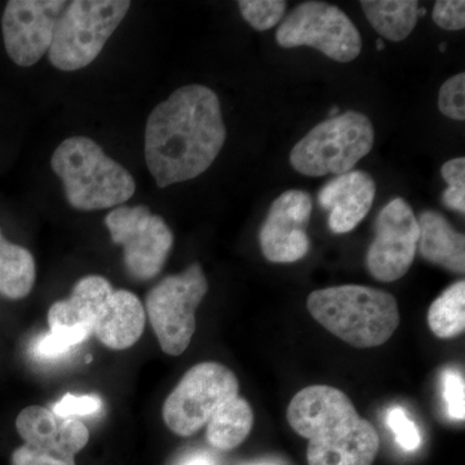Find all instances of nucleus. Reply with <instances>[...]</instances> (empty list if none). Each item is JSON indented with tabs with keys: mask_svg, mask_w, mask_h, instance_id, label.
<instances>
[{
	"mask_svg": "<svg viewBox=\"0 0 465 465\" xmlns=\"http://www.w3.org/2000/svg\"><path fill=\"white\" fill-rule=\"evenodd\" d=\"M249 465H286L282 461L274 460V459H268V460L256 461V463Z\"/></svg>",
	"mask_w": 465,
	"mask_h": 465,
	"instance_id": "obj_33",
	"label": "nucleus"
},
{
	"mask_svg": "<svg viewBox=\"0 0 465 465\" xmlns=\"http://www.w3.org/2000/svg\"><path fill=\"white\" fill-rule=\"evenodd\" d=\"M287 420L296 433L309 440L307 451L331 448L374 430L358 415L344 391L329 385H312L295 394Z\"/></svg>",
	"mask_w": 465,
	"mask_h": 465,
	"instance_id": "obj_7",
	"label": "nucleus"
},
{
	"mask_svg": "<svg viewBox=\"0 0 465 465\" xmlns=\"http://www.w3.org/2000/svg\"><path fill=\"white\" fill-rule=\"evenodd\" d=\"M338 114H339L338 106H333L331 112H330V118H333V116H338Z\"/></svg>",
	"mask_w": 465,
	"mask_h": 465,
	"instance_id": "obj_35",
	"label": "nucleus"
},
{
	"mask_svg": "<svg viewBox=\"0 0 465 465\" xmlns=\"http://www.w3.org/2000/svg\"><path fill=\"white\" fill-rule=\"evenodd\" d=\"M16 430L24 443L63 458H75L90 440L84 421L60 418L42 406L24 409L17 416Z\"/></svg>",
	"mask_w": 465,
	"mask_h": 465,
	"instance_id": "obj_14",
	"label": "nucleus"
},
{
	"mask_svg": "<svg viewBox=\"0 0 465 465\" xmlns=\"http://www.w3.org/2000/svg\"><path fill=\"white\" fill-rule=\"evenodd\" d=\"M446 43H442V45H440V52H445L446 51Z\"/></svg>",
	"mask_w": 465,
	"mask_h": 465,
	"instance_id": "obj_37",
	"label": "nucleus"
},
{
	"mask_svg": "<svg viewBox=\"0 0 465 465\" xmlns=\"http://www.w3.org/2000/svg\"><path fill=\"white\" fill-rule=\"evenodd\" d=\"M242 17L258 32L272 29L282 20L287 3L283 0H241Z\"/></svg>",
	"mask_w": 465,
	"mask_h": 465,
	"instance_id": "obj_24",
	"label": "nucleus"
},
{
	"mask_svg": "<svg viewBox=\"0 0 465 465\" xmlns=\"http://www.w3.org/2000/svg\"><path fill=\"white\" fill-rule=\"evenodd\" d=\"M439 109L443 115L455 121L465 119V74L451 76L440 87Z\"/></svg>",
	"mask_w": 465,
	"mask_h": 465,
	"instance_id": "obj_26",
	"label": "nucleus"
},
{
	"mask_svg": "<svg viewBox=\"0 0 465 465\" xmlns=\"http://www.w3.org/2000/svg\"><path fill=\"white\" fill-rule=\"evenodd\" d=\"M387 425L396 437V442L401 449L412 452L420 448V432L402 407H391L387 414Z\"/></svg>",
	"mask_w": 465,
	"mask_h": 465,
	"instance_id": "obj_27",
	"label": "nucleus"
},
{
	"mask_svg": "<svg viewBox=\"0 0 465 465\" xmlns=\"http://www.w3.org/2000/svg\"><path fill=\"white\" fill-rule=\"evenodd\" d=\"M361 5L371 26L391 42L405 41L418 23L415 0H362Z\"/></svg>",
	"mask_w": 465,
	"mask_h": 465,
	"instance_id": "obj_21",
	"label": "nucleus"
},
{
	"mask_svg": "<svg viewBox=\"0 0 465 465\" xmlns=\"http://www.w3.org/2000/svg\"><path fill=\"white\" fill-rule=\"evenodd\" d=\"M92 335L84 326L54 327L34 345V354L39 358H57L69 353Z\"/></svg>",
	"mask_w": 465,
	"mask_h": 465,
	"instance_id": "obj_23",
	"label": "nucleus"
},
{
	"mask_svg": "<svg viewBox=\"0 0 465 465\" xmlns=\"http://www.w3.org/2000/svg\"><path fill=\"white\" fill-rule=\"evenodd\" d=\"M443 399L450 418L463 421L465 418L464 379L455 370L448 369L442 374Z\"/></svg>",
	"mask_w": 465,
	"mask_h": 465,
	"instance_id": "obj_28",
	"label": "nucleus"
},
{
	"mask_svg": "<svg viewBox=\"0 0 465 465\" xmlns=\"http://www.w3.org/2000/svg\"><path fill=\"white\" fill-rule=\"evenodd\" d=\"M428 324L440 339L457 338L465 330V282L448 287L428 311Z\"/></svg>",
	"mask_w": 465,
	"mask_h": 465,
	"instance_id": "obj_22",
	"label": "nucleus"
},
{
	"mask_svg": "<svg viewBox=\"0 0 465 465\" xmlns=\"http://www.w3.org/2000/svg\"><path fill=\"white\" fill-rule=\"evenodd\" d=\"M385 45L384 42H382V39H378V42H376V48H378V51L384 50Z\"/></svg>",
	"mask_w": 465,
	"mask_h": 465,
	"instance_id": "obj_34",
	"label": "nucleus"
},
{
	"mask_svg": "<svg viewBox=\"0 0 465 465\" xmlns=\"http://www.w3.org/2000/svg\"><path fill=\"white\" fill-rule=\"evenodd\" d=\"M51 166L64 183L67 202L76 210L116 207L130 201L136 191L130 171L88 137L64 140L52 155Z\"/></svg>",
	"mask_w": 465,
	"mask_h": 465,
	"instance_id": "obj_3",
	"label": "nucleus"
},
{
	"mask_svg": "<svg viewBox=\"0 0 465 465\" xmlns=\"http://www.w3.org/2000/svg\"><path fill=\"white\" fill-rule=\"evenodd\" d=\"M433 20L440 29L463 30L465 27V2L463 0H440L433 8Z\"/></svg>",
	"mask_w": 465,
	"mask_h": 465,
	"instance_id": "obj_30",
	"label": "nucleus"
},
{
	"mask_svg": "<svg viewBox=\"0 0 465 465\" xmlns=\"http://www.w3.org/2000/svg\"><path fill=\"white\" fill-rule=\"evenodd\" d=\"M376 183L363 171H349L330 180L318 193V203L329 211V226L335 234L357 228L374 204Z\"/></svg>",
	"mask_w": 465,
	"mask_h": 465,
	"instance_id": "obj_15",
	"label": "nucleus"
},
{
	"mask_svg": "<svg viewBox=\"0 0 465 465\" xmlns=\"http://www.w3.org/2000/svg\"><path fill=\"white\" fill-rule=\"evenodd\" d=\"M103 402L97 396H75V394L67 393L63 397L52 411L60 418H76V416L92 415L100 411Z\"/></svg>",
	"mask_w": 465,
	"mask_h": 465,
	"instance_id": "obj_29",
	"label": "nucleus"
},
{
	"mask_svg": "<svg viewBox=\"0 0 465 465\" xmlns=\"http://www.w3.org/2000/svg\"><path fill=\"white\" fill-rule=\"evenodd\" d=\"M206 427L207 440L213 449L229 451L238 448L252 430V407L243 397H235L217 410Z\"/></svg>",
	"mask_w": 465,
	"mask_h": 465,
	"instance_id": "obj_19",
	"label": "nucleus"
},
{
	"mask_svg": "<svg viewBox=\"0 0 465 465\" xmlns=\"http://www.w3.org/2000/svg\"><path fill=\"white\" fill-rule=\"evenodd\" d=\"M313 201L302 191L284 192L272 203L260 229V246L266 260L290 264L307 255Z\"/></svg>",
	"mask_w": 465,
	"mask_h": 465,
	"instance_id": "obj_13",
	"label": "nucleus"
},
{
	"mask_svg": "<svg viewBox=\"0 0 465 465\" xmlns=\"http://www.w3.org/2000/svg\"><path fill=\"white\" fill-rule=\"evenodd\" d=\"M240 396V381L229 367L202 362L183 376L164 401V423L177 436L189 437L207 425L224 403Z\"/></svg>",
	"mask_w": 465,
	"mask_h": 465,
	"instance_id": "obj_8",
	"label": "nucleus"
},
{
	"mask_svg": "<svg viewBox=\"0 0 465 465\" xmlns=\"http://www.w3.org/2000/svg\"><path fill=\"white\" fill-rule=\"evenodd\" d=\"M12 465H75L74 458H63L24 443L12 454Z\"/></svg>",
	"mask_w": 465,
	"mask_h": 465,
	"instance_id": "obj_31",
	"label": "nucleus"
},
{
	"mask_svg": "<svg viewBox=\"0 0 465 465\" xmlns=\"http://www.w3.org/2000/svg\"><path fill=\"white\" fill-rule=\"evenodd\" d=\"M113 242L124 247L128 273L134 280L157 277L166 264L173 246V234L161 216L146 206H119L106 216Z\"/></svg>",
	"mask_w": 465,
	"mask_h": 465,
	"instance_id": "obj_10",
	"label": "nucleus"
},
{
	"mask_svg": "<svg viewBox=\"0 0 465 465\" xmlns=\"http://www.w3.org/2000/svg\"><path fill=\"white\" fill-rule=\"evenodd\" d=\"M146 313L142 300L127 290H116L97 321L94 335L106 348L124 351L140 341Z\"/></svg>",
	"mask_w": 465,
	"mask_h": 465,
	"instance_id": "obj_17",
	"label": "nucleus"
},
{
	"mask_svg": "<svg viewBox=\"0 0 465 465\" xmlns=\"http://www.w3.org/2000/svg\"><path fill=\"white\" fill-rule=\"evenodd\" d=\"M419 242L420 255L432 262L452 272L464 274L465 237L452 228L445 216L434 211H425L419 216Z\"/></svg>",
	"mask_w": 465,
	"mask_h": 465,
	"instance_id": "obj_18",
	"label": "nucleus"
},
{
	"mask_svg": "<svg viewBox=\"0 0 465 465\" xmlns=\"http://www.w3.org/2000/svg\"><path fill=\"white\" fill-rule=\"evenodd\" d=\"M418 242L414 211L402 198L391 201L376 219L375 238L367 250L370 274L381 282L401 280L414 262Z\"/></svg>",
	"mask_w": 465,
	"mask_h": 465,
	"instance_id": "obj_11",
	"label": "nucleus"
},
{
	"mask_svg": "<svg viewBox=\"0 0 465 465\" xmlns=\"http://www.w3.org/2000/svg\"><path fill=\"white\" fill-rule=\"evenodd\" d=\"M125 0H75L58 18L48 58L61 72H75L99 57L112 34L127 16Z\"/></svg>",
	"mask_w": 465,
	"mask_h": 465,
	"instance_id": "obj_5",
	"label": "nucleus"
},
{
	"mask_svg": "<svg viewBox=\"0 0 465 465\" xmlns=\"http://www.w3.org/2000/svg\"><path fill=\"white\" fill-rule=\"evenodd\" d=\"M375 142V130L365 114L349 110L316 125L291 152V166L309 177L342 174L365 158Z\"/></svg>",
	"mask_w": 465,
	"mask_h": 465,
	"instance_id": "obj_4",
	"label": "nucleus"
},
{
	"mask_svg": "<svg viewBox=\"0 0 465 465\" xmlns=\"http://www.w3.org/2000/svg\"><path fill=\"white\" fill-rule=\"evenodd\" d=\"M180 465H216V460L208 452H195L183 459Z\"/></svg>",
	"mask_w": 465,
	"mask_h": 465,
	"instance_id": "obj_32",
	"label": "nucleus"
},
{
	"mask_svg": "<svg viewBox=\"0 0 465 465\" xmlns=\"http://www.w3.org/2000/svg\"><path fill=\"white\" fill-rule=\"evenodd\" d=\"M425 14H427V9L419 8L418 16L423 17V16H425Z\"/></svg>",
	"mask_w": 465,
	"mask_h": 465,
	"instance_id": "obj_36",
	"label": "nucleus"
},
{
	"mask_svg": "<svg viewBox=\"0 0 465 465\" xmlns=\"http://www.w3.org/2000/svg\"><path fill=\"white\" fill-rule=\"evenodd\" d=\"M226 140L222 105L206 85L177 88L150 113L145 159L159 188L206 173Z\"/></svg>",
	"mask_w": 465,
	"mask_h": 465,
	"instance_id": "obj_1",
	"label": "nucleus"
},
{
	"mask_svg": "<svg viewBox=\"0 0 465 465\" xmlns=\"http://www.w3.org/2000/svg\"><path fill=\"white\" fill-rule=\"evenodd\" d=\"M64 0H11L2 17L3 41L9 58L18 66L35 65L50 50Z\"/></svg>",
	"mask_w": 465,
	"mask_h": 465,
	"instance_id": "obj_12",
	"label": "nucleus"
},
{
	"mask_svg": "<svg viewBox=\"0 0 465 465\" xmlns=\"http://www.w3.org/2000/svg\"><path fill=\"white\" fill-rule=\"evenodd\" d=\"M207 291L203 269L194 262L183 273L163 278L146 295V317L168 356H182L191 344L197 327L195 312Z\"/></svg>",
	"mask_w": 465,
	"mask_h": 465,
	"instance_id": "obj_6",
	"label": "nucleus"
},
{
	"mask_svg": "<svg viewBox=\"0 0 465 465\" xmlns=\"http://www.w3.org/2000/svg\"><path fill=\"white\" fill-rule=\"evenodd\" d=\"M309 313L354 348H375L391 338L400 324L397 300L385 291L360 284L327 287L309 295Z\"/></svg>",
	"mask_w": 465,
	"mask_h": 465,
	"instance_id": "obj_2",
	"label": "nucleus"
},
{
	"mask_svg": "<svg viewBox=\"0 0 465 465\" xmlns=\"http://www.w3.org/2000/svg\"><path fill=\"white\" fill-rule=\"evenodd\" d=\"M275 41L283 48H316L338 63H351L362 51L361 34L351 18L324 2L298 5L278 27Z\"/></svg>",
	"mask_w": 465,
	"mask_h": 465,
	"instance_id": "obj_9",
	"label": "nucleus"
},
{
	"mask_svg": "<svg viewBox=\"0 0 465 465\" xmlns=\"http://www.w3.org/2000/svg\"><path fill=\"white\" fill-rule=\"evenodd\" d=\"M440 174L448 183L443 192L442 202L450 210L465 213V159L455 158L446 162L440 168Z\"/></svg>",
	"mask_w": 465,
	"mask_h": 465,
	"instance_id": "obj_25",
	"label": "nucleus"
},
{
	"mask_svg": "<svg viewBox=\"0 0 465 465\" xmlns=\"http://www.w3.org/2000/svg\"><path fill=\"white\" fill-rule=\"evenodd\" d=\"M36 280L35 260L29 250L5 240L0 231V293L11 300L25 299Z\"/></svg>",
	"mask_w": 465,
	"mask_h": 465,
	"instance_id": "obj_20",
	"label": "nucleus"
},
{
	"mask_svg": "<svg viewBox=\"0 0 465 465\" xmlns=\"http://www.w3.org/2000/svg\"><path fill=\"white\" fill-rule=\"evenodd\" d=\"M114 291L101 275L82 278L73 287L69 298L51 305L47 317L50 329L84 326L94 335V326Z\"/></svg>",
	"mask_w": 465,
	"mask_h": 465,
	"instance_id": "obj_16",
	"label": "nucleus"
}]
</instances>
